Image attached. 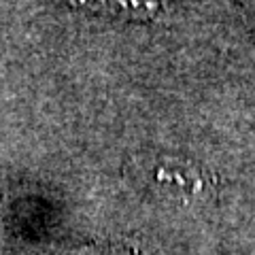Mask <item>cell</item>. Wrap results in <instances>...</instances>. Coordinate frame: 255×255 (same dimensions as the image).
Masks as SVG:
<instances>
[{
  "mask_svg": "<svg viewBox=\"0 0 255 255\" xmlns=\"http://www.w3.org/2000/svg\"><path fill=\"white\" fill-rule=\"evenodd\" d=\"M153 185L170 196H198L204 189V177L187 159L166 157L153 168Z\"/></svg>",
  "mask_w": 255,
  "mask_h": 255,
  "instance_id": "obj_1",
  "label": "cell"
},
{
  "mask_svg": "<svg viewBox=\"0 0 255 255\" xmlns=\"http://www.w3.org/2000/svg\"><path fill=\"white\" fill-rule=\"evenodd\" d=\"M60 2L124 19H153L159 11L157 0H60Z\"/></svg>",
  "mask_w": 255,
  "mask_h": 255,
  "instance_id": "obj_2",
  "label": "cell"
},
{
  "mask_svg": "<svg viewBox=\"0 0 255 255\" xmlns=\"http://www.w3.org/2000/svg\"><path fill=\"white\" fill-rule=\"evenodd\" d=\"M77 255H134V253L124 249V247L102 245V247H85V249H81Z\"/></svg>",
  "mask_w": 255,
  "mask_h": 255,
  "instance_id": "obj_3",
  "label": "cell"
}]
</instances>
